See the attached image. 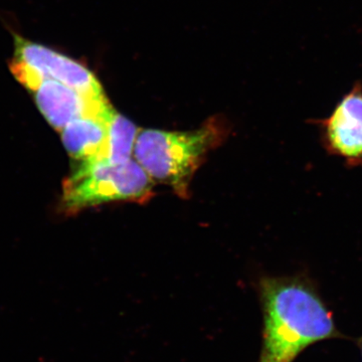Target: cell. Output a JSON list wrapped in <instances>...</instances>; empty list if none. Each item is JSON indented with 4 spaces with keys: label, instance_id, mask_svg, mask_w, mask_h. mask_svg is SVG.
<instances>
[{
    "label": "cell",
    "instance_id": "obj_1",
    "mask_svg": "<svg viewBox=\"0 0 362 362\" xmlns=\"http://www.w3.org/2000/svg\"><path fill=\"white\" fill-rule=\"evenodd\" d=\"M259 292L264 328L257 362H293L314 343L341 337L332 313L306 276L262 278Z\"/></svg>",
    "mask_w": 362,
    "mask_h": 362
},
{
    "label": "cell",
    "instance_id": "obj_2",
    "mask_svg": "<svg viewBox=\"0 0 362 362\" xmlns=\"http://www.w3.org/2000/svg\"><path fill=\"white\" fill-rule=\"evenodd\" d=\"M221 138L220 128L213 123L185 132L143 130L136 139L134 156L152 180L185 197L195 171Z\"/></svg>",
    "mask_w": 362,
    "mask_h": 362
},
{
    "label": "cell",
    "instance_id": "obj_3",
    "mask_svg": "<svg viewBox=\"0 0 362 362\" xmlns=\"http://www.w3.org/2000/svg\"><path fill=\"white\" fill-rule=\"evenodd\" d=\"M152 194V178L138 162L114 163L108 159H89L65 181L64 204L66 211L111 202H144Z\"/></svg>",
    "mask_w": 362,
    "mask_h": 362
},
{
    "label": "cell",
    "instance_id": "obj_4",
    "mask_svg": "<svg viewBox=\"0 0 362 362\" xmlns=\"http://www.w3.org/2000/svg\"><path fill=\"white\" fill-rule=\"evenodd\" d=\"M14 58L9 68L26 89L32 90L42 78H49L88 96H104L94 74L80 62L20 35L14 37Z\"/></svg>",
    "mask_w": 362,
    "mask_h": 362
},
{
    "label": "cell",
    "instance_id": "obj_5",
    "mask_svg": "<svg viewBox=\"0 0 362 362\" xmlns=\"http://www.w3.org/2000/svg\"><path fill=\"white\" fill-rule=\"evenodd\" d=\"M328 154L351 168H362V84L357 82L329 116L313 120Z\"/></svg>",
    "mask_w": 362,
    "mask_h": 362
},
{
    "label": "cell",
    "instance_id": "obj_6",
    "mask_svg": "<svg viewBox=\"0 0 362 362\" xmlns=\"http://www.w3.org/2000/svg\"><path fill=\"white\" fill-rule=\"evenodd\" d=\"M30 90L42 115L58 130L83 117H110L114 112L105 96H88L58 81L42 78Z\"/></svg>",
    "mask_w": 362,
    "mask_h": 362
},
{
    "label": "cell",
    "instance_id": "obj_7",
    "mask_svg": "<svg viewBox=\"0 0 362 362\" xmlns=\"http://www.w3.org/2000/svg\"><path fill=\"white\" fill-rule=\"evenodd\" d=\"M111 116L83 117L69 123L62 136L70 156L80 161L105 157Z\"/></svg>",
    "mask_w": 362,
    "mask_h": 362
},
{
    "label": "cell",
    "instance_id": "obj_8",
    "mask_svg": "<svg viewBox=\"0 0 362 362\" xmlns=\"http://www.w3.org/2000/svg\"><path fill=\"white\" fill-rule=\"evenodd\" d=\"M137 127L114 111L108 123V139H107L105 158L114 163H121L130 160L134 153L136 139H137Z\"/></svg>",
    "mask_w": 362,
    "mask_h": 362
},
{
    "label": "cell",
    "instance_id": "obj_9",
    "mask_svg": "<svg viewBox=\"0 0 362 362\" xmlns=\"http://www.w3.org/2000/svg\"><path fill=\"white\" fill-rule=\"evenodd\" d=\"M359 346H361V354H362V338L361 339V343H359Z\"/></svg>",
    "mask_w": 362,
    "mask_h": 362
}]
</instances>
